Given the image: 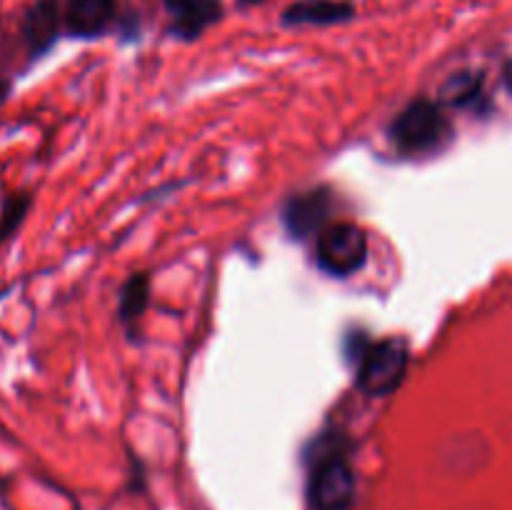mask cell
<instances>
[{
    "label": "cell",
    "mask_w": 512,
    "mask_h": 510,
    "mask_svg": "<svg viewBox=\"0 0 512 510\" xmlns=\"http://www.w3.org/2000/svg\"><path fill=\"white\" fill-rule=\"evenodd\" d=\"M388 135L403 155H430L448 145L453 138V125L438 103L418 98L395 115Z\"/></svg>",
    "instance_id": "obj_1"
},
{
    "label": "cell",
    "mask_w": 512,
    "mask_h": 510,
    "mask_svg": "<svg viewBox=\"0 0 512 510\" xmlns=\"http://www.w3.org/2000/svg\"><path fill=\"white\" fill-rule=\"evenodd\" d=\"M358 358V388L365 395L383 398V395H390L393 390H398L400 383H403L405 370H408L410 350L405 340L388 338L363 348Z\"/></svg>",
    "instance_id": "obj_2"
},
{
    "label": "cell",
    "mask_w": 512,
    "mask_h": 510,
    "mask_svg": "<svg viewBox=\"0 0 512 510\" xmlns=\"http://www.w3.org/2000/svg\"><path fill=\"white\" fill-rule=\"evenodd\" d=\"M320 270L335 278L358 273L368 260V235L355 223H333L318 235L315 248Z\"/></svg>",
    "instance_id": "obj_3"
},
{
    "label": "cell",
    "mask_w": 512,
    "mask_h": 510,
    "mask_svg": "<svg viewBox=\"0 0 512 510\" xmlns=\"http://www.w3.org/2000/svg\"><path fill=\"white\" fill-rule=\"evenodd\" d=\"M355 498V475L343 455H325L310 475V503L315 510H348Z\"/></svg>",
    "instance_id": "obj_4"
},
{
    "label": "cell",
    "mask_w": 512,
    "mask_h": 510,
    "mask_svg": "<svg viewBox=\"0 0 512 510\" xmlns=\"http://www.w3.org/2000/svg\"><path fill=\"white\" fill-rule=\"evenodd\" d=\"M333 213V195L325 188L308 190L293 195L283 208V223L293 238H310L318 230L328 228V218Z\"/></svg>",
    "instance_id": "obj_5"
},
{
    "label": "cell",
    "mask_w": 512,
    "mask_h": 510,
    "mask_svg": "<svg viewBox=\"0 0 512 510\" xmlns=\"http://www.w3.org/2000/svg\"><path fill=\"white\" fill-rule=\"evenodd\" d=\"M113 15L115 0H70L65 25L78 38H95L108 28Z\"/></svg>",
    "instance_id": "obj_6"
},
{
    "label": "cell",
    "mask_w": 512,
    "mask_h": 510,
    "mask_svg": "<svg viewBox=\"0 0 512 510\" xmlns=\"http://www.w3.org/2000/svg\"><path fill=\"white\" fill-rule=\"evenodd\" d=\"M353 5L345 0H298L288 5L283 23L288 25H333L353 18Z\"/></svg>",
    "instance_id": "obj_7"
},
{
    "label": "cell",
    "mask_w": 512,
    "mask_h": 510,
    "mask_svg": "<svg viewBox=\"0 0 512 510\" xmlns=\"http://www.w3.org/2000/svg\"><path fill=\"white\" fill-rule=\"evenodd\" d=\"M175 18V30L183 38H195L220 18L218 0H165Z\"/></svg>",
    "instance_id": "obj_8"
},
{
    "label": "cell",
    "mask_w": 512,
    "mask_h": 510,
    "mask_svg": "<svg viewBox=\"0 0 512 510\" xmlns=\"http://www.w3.org/2000/svg\"><path fill=\"white\" fill-rule=\"evenodd\" d=\"M60 10L55 0H38L25 18V40L33 53H43L58 38Z\"/></svg>",
    "instance_id": "obj_9"
},
{
    "label": "cell",
    "mask_w": 512,
    "mask_h": 510,
    "mask_svg": "<svg viewBox=\"0 0 512 510\" xmlns=\"http://www.w3.org/2000/svg\"><path fill=\"white\" fill-rule=\"evenodd\" d=\"M150 295V280L145 273H135L128 283L120 288V300H118V318L123 325H135L145 313V305H148Z\"/></svg>",
    "instance_id": "obj_10"
},
{
    "label": "cell",
    "mask_w": 512,
    "mask_h": 510,
    "mask_svg": "<svg viewBox=\"0 0 512 510\" xmlns=\"http://www.w3.org/2000/svg\"><path fill=\"white\" fill-rule=\"evenodd\" d=\"M480 80L473 78V75H458V78L450 80V85L445 88V95L453 105H465L470 100L480 98V90H478Z\"/></svg>",
    "instance_id": "obj_11"
},
{
    "label": "cell",
    "mask_w": 512,
    "mask_h": 510,
    "mask_svg": "<svg viewBox=\"0 0 512 510\" xmlns=\"http://www.w3.org/2000/svg\"><path fill=\"white\" fill-rule=\"evenodd\" d=\"M28 205H30V200L25 198V195L8 198V203H5V208H3V215H0V238H8V235L18 228L20 220H23V215H25V210H28Z\"/></svg>",
    "instance_id": "obj_12"
},
{
    "label": "cell",
    "mask_w": 512,
    "mask_h": 510,
    "mask_svg": "<svg viewBox=\"0 0 512 510\" xmlns=\"http://www.w3.org/2000/svg\"><path fill=\"white\" fill-rule=\"evenodd\" d=\"M505 85L512 90V60L508 65H505Z\"/></svg>",
    "instance_id": "obj_13"
},
{
    "label": "cell",
    "mask_w": 512,
    "mask_h": 510,
    "mask_svg": "<svg viewBox=\"0 0 512 510\" xmlns=\"http://www.w3.org/2000/svg\"><path fill=\"white\" fill-rule=\"evenodd\" d=\"M5 98V85H0V100Z\"/></svg>",
    "instance_id": "obj_14"
},
{
    "label": "cell",
    "mask_w": 512,
    "mask_h": 510,
    "mask_svg": "<svg viewBox=\"0 0 512 510\" xmlns=\"http://www.w3.org/2000/svg\"><path fill=\"white\" fill-rule=\"evenodd\" d=\"M245 3H260V0H245Z\"/></svg>",
    "instance_id": "obj_15"
}]
</instances>
